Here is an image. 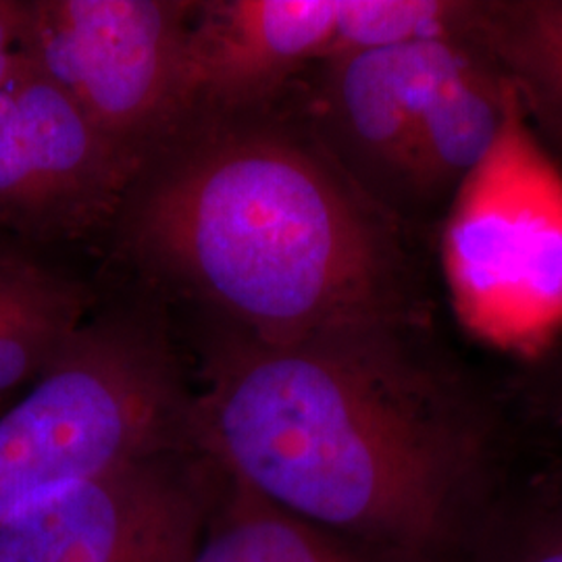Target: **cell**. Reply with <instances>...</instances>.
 Returning a JSON list of instances; mask_svg holds the SVG:
<instances>
[{
    "instance_id": "7c38bea8",
    "label": "cell",
    "mask_w": 562,
    "mask_h": 562,
    "mask_svg": "<svg viewBox=\"0 0 562 562\" xmlns=\"http://www.w3.org/2000/svg\"><path fill=\"white\" fill-rule=\"evenodd\" d=\"M464 23L480 32L513 86L562 134V0L475 7L467 9Z\"/></svg>"
},
{
    "instance_id": "277c9868",
    "label": "cell",
    "mask_w": 562,
    "mask_h": 562,
    "mask_svg": "<svg viewBox=\"0 0 562 562\" xmlns=\"http://www.w3.org/2000/svg\"><path fill=\"white\" fill-rule=\"evenodd\" d=\"M503 92L496 140L454 188L443 278L467 331L531 352L562 331V171L508 78Z\"/></svg>"
},
{
    "instance_id": "6da1fadb",
    "label": "cell",
    "mask_w": 562,
    "mask_h": 562,
    "mask_svg": "<svg viewBox=\"0 0 562 562\" xmlns=\"http://www.w3.org/2000/svg\"><path fill=\"white\" fill-rule=\"evenodd\" d=\"M194 440L283 510L415 562H450L480 494V446L390 334L202 357Z\"/></svg>"
},
{
    "instance_id": "7a4b0ae2",
    "label": "cell",
    "mask_w": 562,
    "mask_h": 562,
    "mask_svg": "<svg viewBox=\"0 0 562 562\" xmlns=\"http://www.w3.org/2000/svg\"><path fill=\"white\" fill-rule=\"evenodd\" d=\"M127 240L241 338L390 334V241L340 178L280 132H217L186 148L134 201Z\"/></svg>"
},
{
    "instance_id": "ba28073f",
    "label": "cell",
    "mask_w": 562,
    "mask_h": 562,
    "mask_svg": "<svg viewBox=\"0 0 562 562\" xmlns=\"http://www.w3.org/2000/svg\"><path fill=\"white\" fill-rule=\"evenodd\" d=\"M190 104L236 109L273 92L313 59H334L340 0H220L194 4Z\"/></svg>"
},
{
    "instance_id": "5bb4252c",
    "label": "cell",
    "mask_w": 562,
    "mask_h": 562,
    "mask_svg": "<svg viewBox=\"0 0 562 562\" xmlns=\"http://www.w3.org/2000/svg\"><path fill=\"white\" fill-rule=\"evenodd\" d=\"M485 562H562V501L521 519Z\"/></svg>"
},
{
    "instance_id": "52a82bcc",
    "label": "cell",
    "mask_w": 562,
    "mask_h": 562,
    "mask_svg": "<svg viewBox=\"0 0 562 562\" xmlns=\"http://www.w3.org/2000/svg\"><path fill=\"white\" fill-rule=\"evenodd\" d=\"M140 165L23 53L0 86V225L74 240L120 209Z\"/></svg>"
},
{
    "instance_id": "4fadbf2b",
    "label": "cell",
    "mask_w": 562,
    "mask_h": 562,
    "mask_svg": "<svg viewBox=\"0 0 562 562\" xmlns=\"http://www.w3.org/2000/svg\"><path fill=\"white\" fill-rule=\"evenodd\" d=\"M467 9L434 0H340L336 57L425 38H448L454 23H464Z\"/></svg>"
},
{
    "instance_id": "8fae6325",
    "label": "cell",
    "mask_w": 562,
    "mask_h": 562,
    "mask_svg": "<svg viewBox=\"0 0 562 562\" xmlns=\"http://www.w3.org/2000/svg\"><path fill=\"white\" fill-rule=\"evenodd\" d=\"M194 562H415L283 510L227 477Z\"/></svg>"
},
{
    "instance_id": "5b68a950",
    "label": "cell",
    "mask_w": 562,
    "mask_h": 562,
    "mask_svg": "<svg viewBox=\"0 0 562 562\" xmlns=\"http://www.w3.org/2000/svg\"><path fill=\"white\" fill-rule=\"evenodd\" d=\"M192 2L169 0L23 2L21 53L142 165L148 146L192 109Z\"/></svg>"
},
{
    "instance_id": "30bf717a",
    "label": "cell",
    "mask_w": 562,
    "mask_h": 562,
    "mask_svg": "<svg viewBox=\"0 0 562 562\" xmlns=\"http://www.w3.org/2000/svg\"><path fill=\"white\" fill-rule=\"evenodd\" d=\"M88 290L0 241V396L36 380L86 323Z\"/></svg>"
},
{
    "instance_id": "3957f363",
    "label": "cell",
    "mask_w": 562,
    "mask_h": 562,
    "mask_svg": "<svg viewBox=\"0 0 562 562\" xmlns=\"http://www.w3.org/2000/svg\"><path fill=\"white\" fill-rule=\"evenodd\" d=\"M194 387L157 322H86L0 419V525L130 462L192 450Z\"/></svg>"
},
{
    "instance_id": "9a60e30c",
    "label": "cell",
    "mask_w": 562,
    "mask_h": 562,
    "mask_svg": "<svg viewBox=\"0 0 562 562\" xmlns=\"http://www.w3.org/2000/svg\"><path fill=\"white\" fill-rule=\"evenodd\" d=\"M23 2L0 0V86L9 78L21 53Z\"/></svg>"
},
{
    "instance_id": "8992f818",
    "label": "cell",
    "mask_w": 562,
    "mask_h": 562,
    "mask_svg": "<svg viewBox=\"0 0 562 562\" xmlns=\"http://www.w3.org/2000/svg\"><path fill=\"white\" fill-rule=\"evenodd\" d=\"M227 477L199 448L67 485L0 525V562H194Z\"/></svg>"
},
{
    "instance_id": "9c48e42d",
    "label": "cell",
    "mask_w": 562,
    "mask_h": 562,
    "mask_svg": "<svg viewBox=\"0 0 562 562\" xmlns=\"http://www.w3.org/2000/svg\"><path fill=\"white\" fill-rule=\"evenodd\" d=\"M461 46L425 38L348 53L331 63L334 104L367 159L408 183L415 142L436 81Z\"/></svg>"
}]
</instances>
